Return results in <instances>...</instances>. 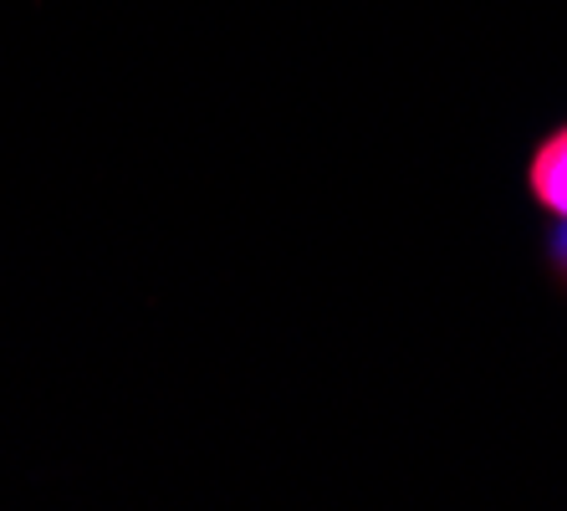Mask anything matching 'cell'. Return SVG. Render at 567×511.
<instances>
[{"label": "cell", "instance_id": "cell-1", "mask_svg": "<svg viewBox=\"0 0 567 511\" xmlns=\"http://www.w3.org/2000/svg\"><path fill=\"white\" fill-rule=\"evenodd\" d=\"M527 195L537 211H547L557 225H567V123H557L527 159Z\"/></svg>", "mask_w": 567, "mask_h": 511}]
</instances>
